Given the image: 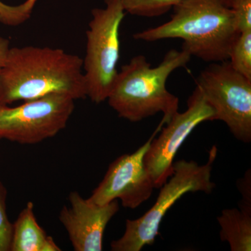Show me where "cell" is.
I'll return each mask as SVG.
<instances>
[{
	"instance_id": "ba28073f",
	"label": "cell",
	"mask_w": 251,
	"mask_h": 251,
	"mask_svg": "<svg viewBox=\"0 0 251 251\" xmlns=\"http://www.w3.org/2000/svg\"><path fill=\"white\" fill-rule=\"evenodd\" d=\"M215 113L199 87L190 96L187 109L179 111L163 126L158 138H153L144 157L145 168L155 188H161L173 173L175 156L193 130L206 121H214Z\"/></svg>"
},
{
	"instance_id": "9c48e42d",
	"label": "cell",
	"mask_w": 251,
	"mask_h": 251,
	"mask_svg": "<svg viewBox=\"0 0 251 251\" xmlns=\"http://www.w3.org/2000/svg\"><path fill=\"white\" fill-rule=\"evenodd\" d=\"M163 126L160 122L148 141L135 152L122 155L112 162L103 179L87 198L90 202L104 205L120 200L124 207L134 209L151 197L155 186L145 168L144 157Z\"/></svg>"
},
{
	"instance_id": "5bb4252c",
	"label": "cell",
	"mask_w": 251,
	"mask_h": 251,
	"mask_svg": "<svg viewBox=\"0 0 251 251\" xmlns=\"http://www.w3.org/2000/svg\"><path fill=\"white\" fill-rule=\"evenodd\" d=\"M126 13L154 18L167 14L183 0H121Z\"/></svg>"
},
{
	"instance_id": "52a82bcc",
	"label": "cell",
	"mask_w": 251,
	"mask_h": 251,
	"mask_svg": "<svg viewBox=\"0 0 251 251\" xmlns=\"http://www.w3.org/2000/svg\"><path fill=\"white\" fill-rule=\"evenodd\" d=\"M75 100L54 94L16 107H0V139L31 145L55 136L67 126Z\"/></svg>"
},
{
	"instance_id": "4fadbf2b",
	"label": "cell",
	"mask_w": 251,
	"mask_h": 251,
	"mask_svg": "<svg viewBox=\"0 0 251 251\" xmlns=\"http://www.w3.org/2000/svg\"><path fill=\"white\" fill-rule=\"evenodd\" d=\"M228 61L236 72L251 80V30L239 33L229 51Z\"/></svg>"
},
{
	"instance_id": "277c9868",
	"label": "cell",
	"mask_w": 251,
	"mask_h": 251,
	"mask_svg": "<svg viewBox=\"0 0 251 251\" xmlns=\"http://www.w3.org/2000/svg\"><path fill=\"white\" fill-rule=\"evenodd\" d=\"M217 153L214 145L205 164L184 159L173 163V175L161 186L152 207L138 219L126 220L125 233L112 242L111 250L140 251L145 246L152 245L159 234L163 218L176 201L188 193L212 192L216 184L211 181V173Z\"/></svg>"
},
{
	"instance_id": "ffe728a7",
	"label": "cell",
	"mask_w": 251,
	"mask_h": 251,
	"mask_svg": "<svg viewBox=\"0 0 251 251\" xmlns=\"http://www.w3.org/2000/svg\"><path fill=\"white\" fill-rule=\"evenodd\" d=\"M225 4L227 5V6L231 8V6L233 4V2L235 0H223Z\"/></svg>"
},
{
	"instance_id": "e0dca14e",
	"label": "cell",
	"mask_w": 251,
	"mask_h": 251,
	"mask_svg": "<svg viewBox=\"0 0 251 251\" xmlns=\"http://www.w3.org/2000/svg\"><path fill=\"white\" fill-rule=\"evenodd\" d=\"M231 9L239 32L251 30V0H235Z\"/></svg>"
},
{
	"instance_id": "3957f363",
	"label": "cell",
	"mask_w": 251,
	"mask_h": 251,
	"mask_svg": "<svg viewBox=\"0 0 251 251\" xmlns=\"http://www.w3.org/2000/svg\"><path fill=\"white\" fill-rule=\"evenodd\" d=\"M191 54L181 50H171L156 67L143 54L135 56L117 73L109 105L121 118L138 122L161 112L166 125L178 112L179 99L171 93L166 82L172 73L187 65Z\"/></svg>"
},
{
	"instance_id": "5b68a950",
	"label": "cell",
	"mask_w": 251,
	"mask_h": 251,
	"mask_svg": "<svg viewBox=\"0 0 251 251\" xmlns=\"http://www.w3.org/2000/svg\"><path fill=\"white\" fill-rule=\"evenodd\" d=\"M104 2L105 7L92 10L82 59L87 97L97 104L107 100L118 73L120 30L126 14L121 0H104Z\"/></svg>"
},
{
	"instance_id": "6da1fadb",
	"label": "cell",
	"mask_w": 251,
	"mask_h": 251,
	"mask_svg": "<svg viewBox=\"0 0 251 251\" xmlns=\"http://www.w3.org/2000/svg\"><path fill=\"white\" fill-rule=\"evenodd\" d=\"M54 94L87 98L82 59L46 46L10 48L0 72V107Z\"/></svg>"
},
{
	"instance_id": "8fae6325",
	"label": "cell",
	"mask_w": 251,
	"mask_h": 251,
	"mask_svg": "<svg viewBox=\"0 0 251 251\" xmlns=\"http://www.w3.org/2000/svg\"><path fill=\"white\" fill-rule=\"evenodd\" d=\"M54 239L38 224L34 204L27 203L13 224L10 251H61Z\"/></svg>"
},
{
	"instance_id": "8992f818",
	"label": "cell",
	"mask_w": 251,
	"mask_h": 251,
	"mask_svg": "<svg viewBox=\"0 0 251 251\" xmlns=\"http://www.w3.org/2000/svg\"><path fill=\"white\" fill-rule=\"evenodd\" d=\"M196 85L234 138L251 142V80L232 67L228 60L211 63L203 69Z\"/></svg>"
},
{
	"instance_id": "30bf717a",
	"label": "cell",
	"mask_w": 251,
	"mask_h": 251,
	"mask_svg": "<svg viewBox=\"0 0 251 251\" xmlns=\"http://www.w3.org/2000/svg\"><path fill=\"white\" fill-rule=\"evenodd\" d=\"M70 206H64L59 219L67 230L74 250L103 251L104 232L119 211L118 201L98 205L85 199L77 191L69 196Z\"/></svg>"
},
{
	"instance_id": "2e32d148",
	"label": "cell",
	"mask_w": 251,
	"mask_h": 251,
	"mask_svg": "<svg viewBox=\"0 0 251 251\" xmlns=\"http://www.w3.org/2000/svg\"><path fill=\"white\" fill-rule=\"evenodd\" d=\"M6 188L0 182V251H10L12 240L13 224L6 214Z\"/></svg>"
},
{
	"instance_id": "ac0fdd59",
	"label": "cell",
	"mask_w": 251,
	"mask_h": 251,
	"mask_svg": "<svg viewBox=\"0 0 251 251\" xmlns=\"http://www.w3.org/2000/svg\"><path fill=\"white\" fill-rule=\"evenodd\" d=\"M251 172L249 175H246L242 181H239L238 187L243 196V203L241 206L251 208Z\"/></svg>"
},
{
	"instance_id": "7a4b0ae2",
	"label": "cell",
	"mask_w": 251,
	"mask_h": 251,
	"mask_svg": "<svg viewBox=\"0 0 251 251\" xmlns=\"http://www.w3.org/2000/svg\"><path fill=\"white\" fill-rule=\"evenodd\" d=\"M233 11L223 0H183L173 7L171 19L133 34L135 40L183 41L182 49L206 62L228 60L239 36Z\"/></svg>"
},
{
	"instance_id": "d6986e66",
	"label": "cell",
	"mask_w": 251,
	"mask_h": 251,
	"mask_svg": "<svg viewBox=\"0 0 251 251\" xmlns=\"http://www.w3.org/2000/svg\"><path fill=\"white\" fill-rule=\"evenodd\" d=\"M10 48L9 41L0 36V72L4 65Z\"/></svg>"
},
{
	"instance_id": "9a60e30c",
	"label": "cell",
	"mask_w": 251,
	"mask_h": 251,
	"mask_svg": "<svg viewBox=\"0 0 251 251\" xmlns=\"http://www.w3.org/2000/svg\"><path fill=\"white\" fill-rule=\"evenodd\" d=\"M37 0H26L18 6H9L0 1V23L18 26L29 19Z\"/></svg>"
},
{
	"instance_id": "7c38bea8",
	"label": "cell",
	"mask_w": 251,
	"mask_h": 251,
	"mask_svg": "<svg viewBox=\"0 0 251 251\" xmlns=\"http://www.w3.org/2000/svg\"><path fill=\"white\" fill-rule=\"evenodd\" d=\"M220 238L228 243L232 251H251V208L224 209L217 218Z\"/></svg>"
}]
</instances>
